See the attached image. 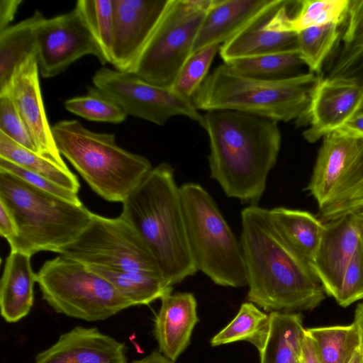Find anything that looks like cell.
<instances>
[{
	"mask_svg": "<svg viewBox=\"0 0 363 363\" xmlns=\"http://www.w3.org/2000/svg\"><path fill=\"white\" fill-rule=\"evenodd\" d=\"M199 123L209 139L211 178L227 196L256 206L279 153L278 122L240 111L218 110L206 111Z\"/></svg>",
	"mask_w": 363,
	"mask_h": 363,
	"instance_id": "obj_1",
	"label": "cell"
},
{
	"mask_svg": "<svg viewBox=\"0 0 363 363\" xmlns=\"http://www.w3.org/2000/svg\"><path fill=\"white\" fill-rule=\"evenodd\" d=\"M247 298L268 312H295L317 307L325 291L311 266L283 242L267 209L248 206L241 212Z\"/></svg>",
	"mask_w": 363,
	"mask_h": 363,
	"instance_id": "obj_2",
	"label": "cell"
},
{
	"mask_svg": "<svg viewBox=\"0 0 363 363\" xmlns=\"http://www.w3.org/2000/svg\"><path fill=\"white\" fill-rule=\"evenodd\" d=\"M122 203L121 216L145 241L172 286L197 272L172 165L162 162L152 167Z\"/></svg>",
	"mask_w": 363,
	"mask_h": 363,
	"instance_id": "obj_3",
	"label": "cell"
},
{
	"mask_svg": "<svg viewBox=\"0 0 363 363\" xmlns=\"http://www.w3.org/2000/svg\"><path fill=\"white\" fill-rule=\"evenodd\" d=\"M320 76L308 72L279 81L243 76L226 63L207 75L192 98L198 110H231L272 119L303 123Z\"/></svg>",
	"mask_w": 363,
	"mask_h": 363,
	"instance_id": "obj_4",
	"label": "cell"
},
{
	"mask_svg": "<svg viewBox=\"0 0 363 363\" xmlns=\"http://www.w3.org/2000/svg\"><path fill=\"white\" fill-rule=\"evenodd\" d=\"M0 202L17 228L16 235L8 241L11 250L31 257L40 251L60 254L86 228L93 213L82 203L37 188L1 169Z\"/></svg>",
	"mask_w": 363,
	"mask_h": 363,
	"instance_id": "obj_5",
	"label": "cell"
},
{
	"mask_svg": "<svg viewBox=\"0 0 363 363\" xmlns=\"http://www.w3.org/2000/svg\"><path fill=\"white\" fill-rule=\"evenodd\" d=\"M57 149L104 199L123 203L152 169L145 157L120 147L115 135L97 133L77 120L52 125Z\"/></svg>",
	"mask_w": 363,
	"mask_h": 363,
	"instance_id": "obj_6",
	"label": "cell"
},
{
	"mask_svg": "<svg viewBox=\"0 0 363 363\" xmlns=\"http://www.w3.org/2000/svg\"><path fill=\"white\" fill-rule=\"evenodd\" d=\"M180 191L189 247L197 270L219 286L247 285L240 242L213 199L194 182L183 184Z\"/></svg>",
	"mask_w": 363,
	"mask_h": 363,
	"instance_id": "obj_7",
	"label": "cell"
},
{
	"mask_svg": "<svg viewBox=\"0 0 363 363\" xmlns=\"http://www.w3.org/2000/svg\"><path fill=\"white\" fill-rule=\"evenodd\" d=\"M35 275L43 299L70 318L103 320L134 306L106 279L61 255L45 262Z\"/></svg>",
	"mask_w": 363,
	"mask_h": 363,
	"instance_id": "obj_8",
	"label": "cell"
},
{
	"mask_svg": "<svg viewBox=\"0 0 363 363\" xmlns=\"http://www.w3.org/2000/svg\"><path fill=\"white\" fill-rule=\"evenodd\" d=\"M214 0H169L133 69L152 84L172 89L193 53L198 33Z\"/></svg>",
	"mask_w": 363,
	"mask_h": 363,
	"instance_id": "obj_9",
	"label": "cell"
},
{
	"mask_svg": "<svg viewBox=\"0 0 363 363\" xmlns=\"http://www.w3.org/2000/svg\"><path fill=\"white\" fill-rule=\"evenodd\" d=\"M307 190L328 221L363 200V140L337 131L323 138Z\"/></svg>",
	"mask_w": 363,
	"mask_h": 363,
	"instance_id": "obj_10",
	"label": "cell"
},
{
	"mask_svg": "<svg viewBox=\"0 0 363 363\" xmlns=\"http://www.w3.org/2000/svg\"><path fill=\"white\" fill-rule=\"evenodd\" d=\"M59 255L88 267L163 274L145 241L121 215L92 213L86 228Z\"/></svg>",
	"mask_w": 363,
	"mask_h": 363,
	"instance_id": "obj_11",
	"label": "cell"
},
{
	"mask_svg": "<svg viewBox=\"0 0 363 363\" xmlns=\"http://www.w3.org/2000/svg\"><path fill=\"white\" fill-rule=\"evenodd\" d=\"M94 86L116 101L131 116L163 125L176 116L198 123L202 115L191 99L172 89L159 86L140 78L134 72L101 67L92 78Z\"/></svg>",
	"mask_w": 363,
	"mask_h": 363,
	"instance_id": "obj_12",
	"label": "cell"
},
{
	"mask_svg": "<svg viewBox=\"0 0 363 363\" xmlns=\"http://www.w3.org/2000/svg\"><path fill=\"white\" fill-rule=\"evenodd\" d=\"M87 55L96 57L102 65L106 63L77 8L50 18H45L38 31L36 52L43 77L58 75Z\"/></svg>",
	"mask_w": 363,
	"mask_h": 363,
	"instance_id": "obj_13",
	"label": "cell"
},
{
	"mask_svg": "<svg viewBox=\"0 0 363 363\" xmlns=\"http://www.w3.org/2000/svg\"><path fill=\"white\" fill-rule=\"evenodd\" d=\"M113 42L111 64L133 72L169 0H113Z\"/></svg>",
	"mask_w": 363,
	"mask_h": 363,
	"instance_id": "obj_14",
	"label": "cell"
},
{
	"mask_svg": "<svg viewBox=\"0 0 363 363\" xmlns=\"http://www.w3.org/2000/svg\"><path fill=\"white\" fill-rule=\"evenodd\" d=\"M39 75L37 55L35 53L16 68L6 91L10 92L13 99L37 154L60 168L69 171L57 149L52 126L47 118Z\"/></svg>",
	"mask_w": 363,
	"mask_h": 363,
	"instance_id": "obj_15",
	"label": "cell"
},
{
	"mask_svg": "<svg viewBox=\"0 0 363 363\" xmlns=\"http://www.w3.org/2000/svg\"><path fill=\"white\" fill-rule=\"evenodd\" d=\"M363 84L344 77H320L304 120L303 136L309 143L342 127L362 106Z\"/></svg>",
	"mask_w": 363,
	"mask_h": 363,
	"instance_id": "obj_16",
	"label": "cell"
},
{
	"mask_svg": "<svg viewBox=\"0 0 363 363\" xmlns=\"http://www.w3.org/2000/svg\"><path fill=\"white\" fill-rule=\"evenodd\" d=\"M359 242V230L351 215L324 223L311 267L328 296L337 297L346 269Z\"/></svg>",
	"mask_w": 363,
	"mask_h": 363,
	"instance_id": "obj_17",
	"label": "cell"
},
{
	"mask_svg": "<svg viewBox=\"0 0 363 363\" xmlns=\"http://www.w3.org/2000/svg\"><path fill=\"white\" fill-rule=\"evenodd\" d=\"M34 363H128L125 345L96 328L77 326L62 334Z\"/></svg>",
	"mask_w": 363,
	"mask_h": 363,
	"instance_id": "obj_18",
	"label": "cell"
},
{
	"mask_svg": "<svg viewBox=\"0 0 363 363\" xmlns=\"http://www.w3.org/2000/svg\"><path fill=\"white\" fill-rule=\"evenodd\" d=\"M285 1L273 0L242 29L220 45L219 54L223 62L298 50L297 33L271 31L265 28Z\"/></svg>",
	"mask_w": 363,
	"mask_h": 363,
	"instance_id": "obj_19",
	"label": "cell"
},
{
	"mask_svg": "<svg viewBox=\"0 0 363 363\" xmlns=\"http://www.w3.org/2000/svg\"><path fill=\"white\" fill-rule=\"evenodd\" d=\"M160 300L153 333L159 351L175 362L190 344L192 332L199 322L197 302L189 292L170 293Z\"/></svg>",
	"mask_w": 363,
	"mask_h": 363,
	"instance_id": "obj_20",
	"label": "cell"
},
{
	"mask_svg": "<svg viewBox=\"0 0 363 363\" xmlns=\"http://www.w3.org/2000/svg\"><path fill=\"white\" fill-rule=\"evenodd\" d=\"M273 0H214L206 12L193 52L222 45L272 3Z\"/></svg>",
	"mask_w": 363,
	"mask_h": 363,
	"instance_id": "obj_21",
	"label": "cell"
},
{
	"mask_svg": "<svg viewBox=\"0 0 363 363\" xmlns=\"http://www.w3.org/2000/svg\"><path fill=\"white\" fill-rule=\"evenodd\" d=\"M304 334L301 313L274 311L252 344L259 352V363H289L299 357Z\"/></svg>",
	"mask_w": 363,
	"mask_h": 363,
	"instance_id": "obj_22",
	"label": "cell"
},
{
	"mask_svg": "<svg viewBox=\"0 0 363 363\" xmlns=\"http://www.w3.org/2000/svg\"><path fill=\"white\" fill-rule=\"evenodd\" d=\"M30 257L11 250L6 258L0 284V310L7 323L19 321L33 307L36 275L31 267Z\"/></svg>",
	"mask_w": 363,
	"mask_h": 363,
	"instance_id": "obj_23",
	"label": "cell"
},
{
	"mask_svg": "<svg viewBox=\"0 0 363 363\" xmlns=\"http://www.w3.org/2000/svg\"><path fill=\"white\" fill-rule=\"evenodd\" d=\"M267 215L286 246L311 266L321 240L324 223L308 211L284 207L267 209Z\"/></svg>",
	"mask_w": 363,
	"mask_h": 363,
	"instance_id": "obj_24",
	"label": "cell"
},
{
	"mask_svg": "<svg viewBox=\"0 0 363 363\" xmlns=\"http://www.w3.org/2000/svg\"><path fill=\"white\" fill-rule=\"evenodd\" d=\"M291 4V1H285L267 24V30L298 33L312 27L340 26L347 19L350 0L298 1L297 11L292 16L289 13Z\"/></svg>",
	"mask_w": 363,
	"mask_h": 363,
	"instance_id": "obj_25",
	"label": "cell"
},
{
	"mask_svg": "<svg viewBox=\"0 0 363 363\" xmlns=\"http://www.w3.org/2000/svg\"><path fill=\"white\" fill-rule=\"evenodd\" d=\"M45 19L43 13L36 11L0 31V94L8 90L16 68L36 53L38 34Z\"/></svg>",
	"mask_w": 363,
	"mask_h": 363,
	"instance_id": "obj_26",
	"label": "cell"
},
{
	"mask_svg": "<svg viewBox=\"0 0 363 363\" xmlns=\"http://www.w3.org/2000/svg\"><path fill=\"white\" fill-rule=\"evenodd\" d=\"M89 267L108 281L134 306L148 305L172 293L173 289V286L162 274Z\"/></svg>",
	"mask_w": 363,
	"mask_h": 363,
	"instance_id": "obj_27",
	"label": "cell"
},
{
	"mask_svg": "<svg viewBox=\"0 0 363 363\" xmlns=\"http://www.w3.org/2000/svg\"><path fill=\"white\" fill-rule=\"evenodd\" d=\"M245 77L265 81H279L305 72L306 67L298 50L240 58L225 62Z\"/></svg>",
	"mask_w": 363,
	"mask_h": 363,
	"instance_id": "obj_28",
	"label": "cell"
},
{
	"mask_svg": "<svg viewBox=\"0 0 363 363\" xmlns=\"http://www.w3.org/2000/svg\"><path fill=\"white\" fill-rule=\"evenodd\" d=\"M0 157L78 194L80 184L77 177L50 160L18 145L0 132Z\"/></svg>",
	"mask_w": 363,
	"mask_h": 363,
	"instance_id": "obj_29",
	"label": "cell"
},
{
	"mask_svg": "<svg viewBox=\"0 0 363 363\" xmlns=\"http://www.w3.org/2000/svg\"><path fill=\"white\" fill-rule=\"evenodd\" d=\"M312 339L320 363H348L360 346L357 324L306 329Z\"/></svg>",
	"mask_w": 363,
	"mask_h": 363,
	"instance_id": "obj_30",
	"label": "cell"
},
{
	"mask_svg": "<svg viewBox=\"0 0 363 363\" xmlns=\"http://www.w3.org/2000/svg\"><path fill=\"white\" fill-rule=\"evenodd\" d=\"M340 26L328 24L298 33V51L308 72L318 74L340 36Z\"/></svg>",
	"mask_w": 363,
	"mask_h": 363,
	"instance_id": "obj_31",
	"label": "cell"
},
{
	"mask_svg": "<svg viewBox=\"0 0 363 363\" xmlns=\"http://www.w3.org/2000/svg\"><path fill=\"white\" fill-rule=\"evenodd\" d=\"M74 7L82 15L106 62L111 64L114 30L113 0H79Z\"/></svg>",
	"mask_w": 363,
	"mask_h": 363,
	"instance_id": "obj_32",
	"label": "cell"
},
{
	"mask_svg": "<svg viewBox=\"0 0 363 363\" xmlns=\"http://www.w3.org/2000/svg\"><path fill=\"white\" fill-rule=\"evenodd\" d=\"M64 106L73 114L91 121L117 124L128 116L116 101L94 86L87 87L86 94L66 100Z\"/></svg>",
	"mask_w": 363,
	"mask_h": 363,
	"instance_id": "obj_33",
	"label": "cell"
},
{
	"mask_svg": "<svg viewBox=\"0 0 363 363\" xmlns=\"http://www.w3.org/2000/svg\"><path fill=\"white\" fill-rule=\"evenodd\" d=\"M268 316L255 304L243 303L236 316L219 333L214 335L210 342L216 347L228 343L247 341L252 342L266 326Z\"/></svg>",
	"mask_w": 363,
	"mask_h": 363,
	"instance_id": "obj_34",
	"label": "cell"
},
{
	"mask_svg": "<svg viewBox=\"0 0 363 363\" xmlns=\"http://www.w3.org/2000/svg\"><path fill=\"white\" fill-rule=\"evenodd\" d=\"M220 46L210 45L193 52L182 67L172 89L192 100L207 77L209 67Z\"/></svg>",
	"mask_w": 363,
	"mask_h": 363,
	"instance_id": "obj_35",
	"label": "cell"
},
{
	"mask_svg": "<svg viewBox=\"0 0 363 363\" xmlns=\"http://www.w3.org/2000/svg\"><path fill=\"white\" fill-rule=\"evenodd\" d=\"M0 132L37 153L36 148L9 91L0 94Z\"/></svg>",
	"mask_w": 363,
	"mask_h": 363,
	"instance_id": "obj_36",
	"label": "cell"
},
{
	"mask_svg": "<svg viewBox=\"0 0 363 363\" xmlns=\"http://www.w3.org/2000/svg\"><path fill=\"white\" fill-rule=\"evenodd\" d=\"M335 299L342 307L363 299V242L361 240L346 269Z\"/></svg>",
	"mask_w": 363,
	"mask_h": 363,
	"instance_id": "obj_37",
	"label": "cell"
},
{
	"mask_svg": "<svg viewBox=\"0 0 363 363\" xmlns=\"http://www.w3.org/2000/svg\"><path fill=\"white\" fill-rule=\"evenodd\" d=\"M342 48L335 58L354 54L363 48V0H350Z\"/></svg>",
	"mask_w": 363,
	"mask_h": 363,
	"instance_id": "obj_38",
	"label": "cell"
},
{
	"mask_svg": "<svg viewBox=\"0 0 363 363\" xmlns=\"http://www.w3.org/2000/svg\"><path fill=\"white\" fill-rule=\"evenodd\" d=\"M0 169L20 177L37 188L60 196L74 203H82L78 194L62 187L39 174L1 157Z\"/></svg>",
	"mask_w": 363,
	"mask_h": 363,
	"instance_id": "obj_39",
	"label": "cell"
},
{
	"mask_svg": "<svg viewBox=\"0 0 363 363\" xmlns=\"http://www.w3.org/2000/svg\"><path fill=\"white\" fill-rule=\"evenodd\" d=\"M326 77L349 78L363 84V48L347 57L335 58Z\"/></svg>",
	"mask_w": 363,
	"mask_h": 363,
	"instance_id": "obj_40",
	"label": "cell"
},
{
	"mask_svg": "<svg viewBox=\"0 0 363 363\" xmlns=\"http://www.w3.org/2000/svg\"><path fill=\"white\" fill-rule=\"evenodd\" d=\"M337 132L363 140V106Z\"/></svg>",
	"mask_w": 363,
	"mask_h": 363,
	"instance_id": "obj_41",
	"label": "cell"
},
{
	"mask_svg": "<svg viewBox=\"0 0 363 363\" xmlns=\"http://www.w3.org/2000/svg\"><path fill=\"white\" fill-rule=\"evenodd\" d=\"M21 0H0V31L10 26Z\"/></svg>",
	"mask_w": 363,
	"mask_h": 363,
	"instance_id": "obj_42",
	"label": "cell"
},
{
	"mask_svg": "<svg viewBox=\"0 0 363 363\" xmlns=\"http://www.w3.org/2000/svg\"><path fill=\"white\" fill-rule=\"evenodd\" d=\"M17 234L15 222L5 206L0 202V235L9 241Z\"/></svg>",
	"mask_w": 363,
	"mask_h": 363,
	"instance_id": "obj_43",
	"label": "cell"
},
{
	"mask_svg": "<svg viewBox=\"0 0 363 363\" xmlns=\"http://www.w3.org/2000/svg\"><path fill=\"white\" fill-rule=\"evenodd\" d=\"M299 361L300 363H320L314 343L306 333V328L301 348Z\"/></svg>",
	"mask_w": 363,
	"mask_h": 363,
	"instance_id": "obj_44",
	"label": "cell"
},
{
	"mask_svg": "<svg viewBox=\"0 0 363 363\" xmlns=\"http://www.w3.org/2000/svg\"><path fill=\"white\" fill-rule=\"evenodd\" d=\"M130 363H174V362L165 357L159 350H154L147 356Z\"/></svg>",
	"mask_w": 363,
	"mask_h": 363,
	"instance_id": "obj_45",
	"label": "cell"
},
{
	"mask_svg": "<svg viewBox=\"0 0 363 363\" xmlns=\"http://www.w3.org/2000/svg\"><path fill=\"white\" fill-rule=\"evenodd\" d=\"M354 322L358 327L361 345L363 346V302L359 303L356 308Z\"/></svg>",
	"mask_w": 363,
	"mask_h": 363,
	"instance_id": "obj_46",
	"label": "cell"
},
{
	"mask_svg": "<svg viewBox=\"0 0 363 363\" xmlns=\"http://www.w3.org/2000/svg\"><path fill=\"white\" fill-rule=\"evenodd\" d=\"M348 363H363V346H360L355 350Z\"/></svg>",
	"mask_w": 363,
	"mask_h": 363,
	"instance_id": "obj_47",
	"label": "cell"
},
{
	"mask_svg": "<svg viewBox=\"0 0 363 363\" xmlns=\"http://www.w3.org/2000/svg\"><path fill=\"white\" fill-rule=\"evenodd\" d=\"M350 214L354 218L363 221V203L354 208Z\"/></svg>",
	"mask_w": 363,
	"mask_h": 363,
	"instance_id": "obj_48",
	"label": "cell"
},
{
	"mask_svg": "<svg viewBox=\"0 0 363 363\" xmlns=\"http://www.w3.org/2000/svg\"><path fill=\"white\" fill-rule=\"evenodd\" d=\"M352 216V215H351ZM353 217V216H352ZM355 223L358 228L359 233V238L362 242H363V221L359 220L358 219H356L353 217Z\"/></svg>",
	"mask_w": 363,
	"mask_h": 363,
	"instance_id": "obj_49",
	"label": "cell"
},
{
	"mask_svg": "<svg viewBox=\"0 0 363 363\" xmlns=\"http://www.w3.org/2000/svg\"><path fill=\"white\" fill-rule=\"evenodd\" d=\"M289 363H300L299 357H296V358L293 359Z\"/></svg>",
	"mask_w": 363,
	"mask_h": 363,
	"instance_id": "obj_50",
	"label": "cell"
},
{
	"mask_svg": "<svg viewBox=\"0 0 363 363\" xmlns=\"http://www.w3.org/2000/svg\"><path fill=\"white\" fill-rule=\"evenodd\" d=\"M362 106H363V104H362Z\"/></svg>",
	"mask_w": 363,
	"mask_h": 363,
	"instance_id": "obj_51",
	"label": "cell"
}]
</instances>
